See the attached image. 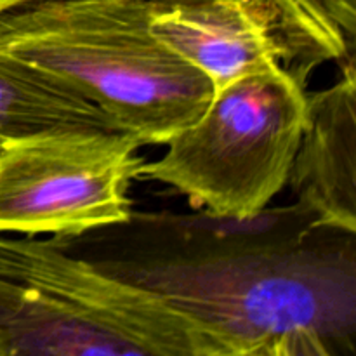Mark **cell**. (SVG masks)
Segmentation results:
<instances>
[{"label": "cell", "instance_id": "cell-1", "mask_svg": "<svg viewBox=\"0 0 356 356\" xmlns=\"http://www.w3.org/2000/svg\"><path fill=\"white\" fill-rule=\"evenodd\" d=\"M156 0H33L0 14V51L99 106L139 145H165L214 96L152 31Z\"/></svg>", "mask_w": 356, "mask_h": 356}, {"label": "cell", "instance_id": "cell-2", "mask_svg": "<svg viewBox=\"0 0 356 356\" xmlns=\"http://www.w3.org/2000/svg\"><path fill=\"white\" fill-rule=\"evenodd\" d=\"M232 356L155 291L58 240L0 236V356Z\"/></svg>", "mask_w": 356, "mask_h": 356}, {"label": "cell", "instance_id": "cell-3", "mask_svg": "<svg viewBox=\"0 0 356 356\" xmlns=\"http://www.w3.org/2000/svg\"><path fill=\"white\" fill-rule=\"evenodd\" d=\"M305 87L284 65L233 80L138 177L172 188L212 218H256L289 183L308 120Z\"/></svg>", "mask_w": 356, "mask_h": 356}, {"label": "cell", "instance_id": "cell-4", "mask_svg": "<svg viewBox=\"0 0 356 356\" xmlns=\"http://www.w3.org/2000/svg\"><path fill=\"white\" fill-rule=\"evenodd\" d=\"M125 132L54 131L0 145V235L76 238L127 225L145 159Z\"/></svg>", "mask_w": 356, "mask_h": 356}, {"label": "cell", "instance_id": "cell-5", "mask_svg": "<svg viewBox=\"0 0 356 356\" xmlns=\"http://www.w3.org/2000/svg\"><path fill=\"white\" fill-rule=\"evenodd\" d=\"M289 184L322 228L356 232V72L343 66L332 87L308 96V120Z\"/></svg>", "mask_w": 356, "mask_h": 356}, {"label": "cell", "instance_id": "cell-6", "mask_svg": "<svg viewBox=\"0 0 356 356\" xmlns=\"http://www.w3.org/2000/svg\"><path fill=\"white\" fill-rule=\"evenodd\" d=\"M54 131L124 132L92 101L0 51V145Z\"/></svg>", "mask_w": 356, "mask_h": 356}, {"label": "cell", "instance_id": "cell-7", "mask_svg": "<svg viewBox=\"0 0 356 356\" xmlns=\"http://www.w3.org/2000/svg\"><path fill=\"white\" fill-rule=\"evenodd\" d=\"M28 2H33V0H0V14L7 13L10 9H16L19 6H24Z\"/></svg>", "mask_w": 356, "mask_h": 356}]
</instances>
